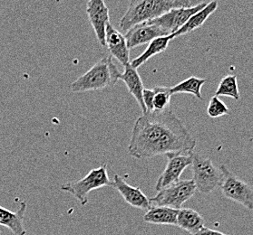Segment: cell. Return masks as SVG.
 <instances>
[{
	"mask_svg": "<svg viewBox=\"0 0 253 235\" xmlns=\"http://www.w3.org/2000/svg\"><path fill=\"white\" fill-rule=\"evenodd\" d=\"M197 141L171 108L139 117L132 128L129 155L137 159L191 155Z\"/></svg>",
	"mask_w": 253,
	"mask_h": 235,
	"instance_id": "1",
	"label": "cell"
},
{
	"mask_svg": "<svg viewBox=\"0 0 253 235\" xmlns=\"http://www.w3.org/2000/svg\"><path fill=\"white\" fill-rule=\"evenodd\" d=\"M200 3L202 2L193 0H132L120 20L119 27L126 33L133 27L156 19L171 9L193 7Z\"/></svg>",
	"mask_w": 253,
	"mask_h": 235,
	"instance_id": "2",
	"label": "cell"
},
{
	"mask_svg": "<svg viewBox=\"0 0 253 235\" xmlns=\"http://www.w3.org/2000/svg\"><path fill=\"white\" fill-rule=\"evenodd\" d=\"M121 72L112 60V56L103 57L96 62L88 71L72 82V93H84L102 91L115 86L119 81Z\"/></svg>",
	"mask_w": 253,
	"mask_h": 235,
	"instance_id": "3",
	"label": "cell"
},
{
	"mask_svg": "<svg viewBox=\"0 0 253 235\" xmlns=\"http://www.w3.org/2000/svg\"><path fill=\"white\" fill-rule=\"evenodd\" d=\"M105 186H112L106 164L90 170L88 174L82 179L62 185L61 190L71 194L79 201L81 205L84 206L88 202L89 194Z\"/></svg>",
	"mask_w": 253,
	"mask_h": 235,
	"instance_id": "4",
	"label": "cell"
},
{
	"mask_svg": "<svg viewBox=\"0 0 253 235\" xmlns=\"http://www.w3.org/2000/svg\"><path fill=\"white\" fill-rule=\"evenodd\" d=\"M193 180L196 190L204 195L211 194L221 185L223 175L211 159L197 153L191 154Z\"/></svg>",
	"mask_w": 253,
	"mask_h": 235,
	"instance_id": "5",
	"label": "cell"
},
{
	"mask_svg": "<svg viewBox=\"0 0 253 235\" xmlns=\"http://www.w3.org/2000/svg\"><path fill=\"white\" fill-rule=\"evenodd\" d=\"M196 186L193 179L178 181L175 184L158 191L156 196L150 198L151 204L180 210L184 202L194 196Z\"/></svg>",
	"mask_w": 253,
	"mask_h": 235,
	"instance_id": "6",
	"label": "cell"
},
{
	"mask_svg": "<svg viewBox=\"0 0 253 235\" xmlns=\"http://www.w3.org/2000/svg\"><path fill=\"white\" fill-rule=\"evenodd\" d=\"M223 175L220 185L222 195L233 202L242 204L248 210H253V188L248 185L245 181L240 179L238 176L231 173L225 165L220 167Z\"/></svg>",
	"mask_w": 253,
	"mask_h": 235,
	"instance_id": "7",
	"label": "cell"
},
{
	"mask_svg": "<svg viewBox=\"0 0 253 235\" xmlns=\"http://www.w3.org/2000/svg\"><path fill=\"white\" fill-rule=\"evenodd\" d=\"M207 4V2H202L197 6L193 7H182L171 9L170 11L165 13L162 17L148 22L163 28L165 32H167L169 35H171L183 27L190 17L193 16L196 12L203 9Z\"/></svg>",
	"mask_w": 253,
	"mask_h": 235,
	"instance_id": "8",
	"label": "cell"
},
{
	"mask_svg": "<svg viewBox=\"0 0 253 235\" xmlns=\"http://www.w3.org/2000/svg\"><path fill=\"white\" fill-rule=\"evenodd\" d=\"M168 163L164 172L160 175L155 185V189L161 191L180 181L183 171L192 164L191 155H168Z\"/></svg>",
	"mask_w": 253,
	"mask_h": 235,
	"instance_id": "9",
	"label": "cell"
},
{
	"mask_svg": "<svg viewBox=\"0 0 253 235\" xmlns=\"http://www.w3.org/2000/svg\"><path fill=\"white\" fill-rule=\"evenodd\" d=\"M86 14L98 43L101 46L105 47V34L106 28L110 24V16L105 1L89 0L86 3Z\"/></svg>",
	"mask_w": 253,
	"mask_h": 235,
	"instance_id": "10",
	"label": "cell"
},
{
	"mask_svg": "<svg viewBox=\"0 0 253 235\" xmlns=\"http://www.w3.org/2000/svg\"><path fill=\"white\" fill-rule=\"evenodd\" d=\"M169 34L162 28L151 23H142L131 28L126 33L127 45L129 49H132L140 45L149 44L154 39L168 36Z\"/></svg>",
	"mask_w": 253,
	"mask_h": 235,
	"instance_id": "11",
	"label": "cell"
},
{
	"mask_svg": "<svg viewBox=\"0 0 253 235\" xmlns=\"http://www.w3.org/2000/svg\"><path fill=\"white\" fill-rule=\"evenodd\" d=\"M105 47L110 52L111 56L115 57L122 66L130 64V49L128 48L126 36L111 23L106 28Z\"/></svg>",
	"mask_w": 253,
	"mask_h": 235,
	"instance_id": "12",
	"label": "cell"
},
{
	"mask_svg": "<svg viewBox=\"0 0 253 235\" xmlns=\"http://www.w3.org/2000/svg\"><path fill=\"white\" fill-rule=\"evenodd\" d=\"M112 187H115L125 201L131 206L140 210H148L152 206L150 199L146 197L140 187L130 186L120 175H115L112 181Z\"/></svg>",
	"mask_w": 253,
	"mask_h": 235,
	"instance_id": "13",
	"label": "cell"
},
{
	"mask_svg": "<svg viewBox=\"0 0 253 235\" xmlns=\"http://www.w3.org/2000/svg\"><path fill=\"white\" fill-rule=\"evenodd\" d=\"M27 202H20L17 212H12L0 205V225L10 230L15 235H27L24 218L27 212Z\"/></svg>",
	"mask_w": 253,
	"mask_h": 235,
	"instance_id": "14",
	"label": "cell"
},
{
	"mask_svg": "<svg viewBox=\"0 0 253 235\" xmlns=\"http://www.w3.org/2000/svg\"><path fill=\"white\" fill-rule=\"evenodd\" d=\"M119 80H121L126 83L128 92L132 94V97L135 99L141 109L143 111V114L147 113V109L144 106L143 100V93L144 88L141 76L139 74L137 70L132 68L130 64L125 66V71L120 74Z\"/></svg>",
	"mask_w": 253,
	"mask_h": 235,
	"instance_id": "15",
	"label": "cell"
},
{
	"mask_svg": "<svg viewBox=\"0 0 253 235\" xmlns=\"http://www.w3.org/2000/svg\"><path fill=\"white\" fill-rule=\"evenodd\" d=\"M218 8V2L217 1H211L208 3L206 6H204L203 9L196 12L193 16L189 18L187 22L185 23V25L180 28L177 32L172 34L170 35L171 40L172 39L179 37L183 34H187L193 32L194 30L201 28L204 23L206 22V20L209 18L210 16L216 11V9Z\"/></svg>",
	"mask_w": 253,
	"mask_h": 235,
	"instance_id": "16",
	"label": "cell"
},
{
	"mask_svg": "<svg viewBox=\"0 0 253 235\" xmlns=\"http://www.w3.org/2000/svg\"><path fill=\"white\" fill-rule=\"evenodd\" d=\"M179 210L165 206H151L143 215L144 223L162 225H177Z\"/></svg>",
	"mask_w": 253,
	"mask_h": 235,
	"instance_id": "17",
	"label": "cell"
},
{
	"mask_svg": "<svg viewBox=\"0 0 253 235\" xmlns=\"http://www.w3.org/2000/svg\"><path fill=\"white\" fill-rule=\"evenodd\" d=\"M204 219L200 213L191 208H182L177 216V226L186 231L190 235L198 234L204 227Z\"/></svg>",
	"mask_w": 253,
	"mask_h": 235,
	"instance_id": "18",
	"label": "cell"
},
{
	"mask_svg": "<svg viewBox=\"0 0 253 235\" xmlns=\"http://www.w3.org/2000/svg\"><path fill=\"white\" fill-rule=\"evenodd\" d=\"M171 40L170 35L154 39L152 42L149 43L147 48L145 49L142 55H139L135 59L130 62V65L132 68L137 70L139 67L143 66L150 58H152L154 55H159L161 53L165 52L170 44Z\"/></svg>",
	"mask_w": 253,
	"mask_h": 235,
	"instance_id": "19",
	"label": "cell"
},
{
	"mask_svg": "<svg viewBox=\"0 0 253 235\" xmlns=\"http://www.w3.org/2000/svg\"><path fill=\"white\" fill-rule=\"evenodd\" d=\"M205 83L206 79H201L195 76L189 77L186 80L170 88V92L171 95L178 93H190L199 100H203L202 88Z\"/></svg>",
	"mask_w": 253,
	"mask_h": 235,
	"instance_id": "20",
	"label": "cell"
},
{
	"mask_svg": "<svg viewBox=\"0 0 253 235\" xmlns=\"http://www.w3.org/2000/svg\"><path fill=\"white\" fill-rule=\"evenodd\" d=\"M215 96H225L234 99L235 101H240L241 95L239 92L238 81L236 75H226L220 80L218 88L215 92Z\"/></svg>",
	"mask_w": 253,
	"mask_h": 235,
	"instance_id": "21",
	"label": "cell"
},
{
	"mask_svg": "<svg viewBox=\"0 0 253 235\" xmlns=\"http://www.w3.org/2000/svg\"><path fill=\"white\" fill-rule=\"evenodd\" d=\"M154 91V111L160 112L170 108L171 94L170 87L155 86Z\"/></svg>",
	"mask_w": 253,
	"mask_h": 235,
	"instance_id": "22",
	"label": "cell"
},
{
	"mask_svg": "<svg viewBox=\"0 0 253 235\" xmlns=\"http://www.w3.org/2000/svg\"><path fill=\"white\" fill-rule=\"evenodd\" d=\"M207 114L210 118L216 119L230 114V110L227 105L218 96L214 95L210 100L209 105L207 107Z\"/></svg>",
	"mask_w": 253,
	"mask_h": 235,
	"instance_id": "23",
	"label": "cell"
},
{
	"mask_svg": "<svg viewBox=\"0 0 253 235\" xmlns=\"http://www.w3.org/2000/svg\"><path fill=\"white\" fill-rule=\"evenodd\" d=\"M154 89H144L143 93V103L147 109V112L154 111Z\"/></svg>",
	"mask_w": 253,
	"mask_h": 235,
	"instance_id": "24",
	"label": "cell"
},
{
	"mask_svg": "<svg viewBox=\"0 0 253 235\" xmlns=\"http://www.w3.org/2000/svg\"><path fill=\"white\" fill-rule=\"evenodd\" d=\"M195 235H226V234H223V233H221V232H219V231H216V230L211 229V228H208V227H205L204 226L203 229L201 230L200 232H199L198 234H196Z\"/></svg>",
	"mask_w": 253,
	"mask_h": 235,
	"instance_id": "25",
	"label": "cell"
}]
</instances>
